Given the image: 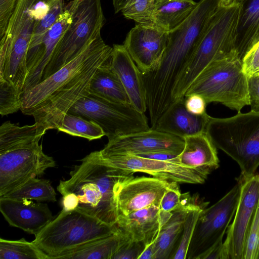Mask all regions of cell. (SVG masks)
Returning a JSON list of instances; mask_svg holds the SVG:
<instances>
[{
	"label": "cell",
	"instance_id": "29",
	"mask_svg": "<svg viewBox=\"0 0 259 259\" xmlns=\"http://www.w3.org/2000/svg\"><path fill=\"white\" fill-rule=\"evenodd\" d=\"M42 136L35 123L19 126L7 121L0 126V153L39 142Z\"/></svg>",
	"mask_w": 259,
	"mask_h": 259
},
{
	"label": "cell",
	"instance_id": "32",
	"mask_svg": "<svg viewBox=\"0 0 259 259\" xmlns=\"http://www.w3.org/2000/svg\"><path fill=\"white\" fill-rule=\"evenodd\" d=\"M1 259H48L45 254L33 242L24 238L10 240L0 238Z\"/></svg>",
	"mask_w": 259,
	"mask_h": 259
},
{
	"label": "cell",
	"instance_id": "28",
	"mask_svg": "<svg viewBox=\"0 0 259 259\" xmlns=\"http://www.w3.org/2000/svg\"><path fill=\"white\" fill-rule=\"evenodd\" d=\"M120 232L117 228L112 234L62 252L54 259H111L118 248Z\"/></svg>",
	"mask_w": 259,
	"mask_h": 259
},
{
	"label": "cell",
	"instance_id": "40",
	"mask_svg": "<svg viewBox=\"0 0 259 259\" xmlns=\"http://www.w3.org/2000/svg\"><path fill=\"white\" fill-rule=\"evenodd\" d=\"M241 62L247 76L259 71V41L245 55Z\"/></svg>",
	"mask_w": 259,
	"mask_h": 259
},
{
	"label": "cell",
	"instance_id": "19",
	"mask_svg": "<svg viewBox=\"0 0 259 259\" xmlns=\"http://www.w3.org/2000/svg\"><path fill=\"white\" fill-rule=\"evenodd\" d=\"M0 198V210L10 225L36 235L53 219L46 203Z\"/></svg>",
	"mask_w": 259,
	"mask_h": 259
},
{
	"label": "cell",
	"instance_id": "17",
	"mask_svg": "<svg viewBox=\"0 0 259 259\" xmlns=\"http://www.w3.org/2000/svg\"><path fill=\"white\" fill-rule=\"evenodd\" d=\"M167 32L138 24L127 33L123 46L142 73L153 69L165 49Z\"/></svg>",
	"mask_w": 259,
	"mask_h": 259
},
{
	"label": "cell",
	"instance_id": "47",
	"mask_svg": "<svg viewBox=\"0 0 259 259\" xmlns=\"http://www.w3.org/2000/svg\"><path fill=\"white\" fill-rule=\"evenodd\" d=\"M235 2V0H220L219 6H230Z\"/></svg>",
	"mask_w": 259,
	"mask_h": 259
},
{
	"label": "cell",
	"instance_id": "25",
	"mask_svg": "<svg viewBox=\"0 0 259 259\" xmlns=\"http://www.w3.org/2000/svg\"><path fill=\"white\" fill-rule=\"evenodd\" d=\"M258 41L259 0H246L242 3L235 43L241 61Z\"/></svg>",
	"mask_w": 259,
	"mask_h": 259
},
{
	"label": "cell",
	"instance_id": "22",
	"mask_svg": "<svg viewBox=\"0 0 259 259\" xmlns=\"http://www.w3.org/2000/svg\"><path fill=\"white\" fill-rule=\"evenodd\" d=\"M185 98L174 101L162 114L153 129L182 138L205 132L210 116L196 115L185 105Z\"/></svg>",
	"mask_w": 259,
	"mask_h": 259
},
{
	"label": "cell",
	"instance_id": "44",
	"mask_svg": "<svg viewBox=\"0 0 259 259\" xmlns=\"http://www.w3.org/2000/svg\"><path fill=\"white\" fill-rule=\"evenodd\" d=\"M62 195V210L69 211L77 208L78 202L76 196L72 193H68Z\"/></svg>",
	"mask_w": 259,
	"mask_h": 259
},
{
	"label": "cell",
	"instance_id": "39",
	"mask_svg": "<svg viewBox=\"0 0 259 259\" xmlns=\"http://www.w3.org/2000/svg\"><path fill=\"white\" fill-rule=\"evenodd\" d=\"M247 89L250 111L259 112V71L247 76Z\"/></svg>",
	"mask_w": 259,
	"mask_h": 259
},
{
	"label": "cell",
	"instance_id": "46",
	"mask_svg": "<svg viewBox=\"0 0 259 259\" xmlns=\"http://www.w3.org/2000/svg\"><path fill=\"white\" fill-rule=\"evenodd\" d=\"M115 13L121 12L130 0H112Z\"/></svg>",
	"mask_w": 259,
	"mask_h": 259
},
{
	"label": "cell",
	"instance_id": "11",
	"mask_svg": "<svg viewBox=\"0 0 259 259\" xmlns=\"http://www.w3.org/2000/svg\"><path fill=\"white\" fill-rule=\"evenodd\" d=\"M238 182L222 198L204 208L197 221L186 259L200 256L220 242L233 219L240 195Z\"/></svg>",
	"mask_w": 259,
	"mask_h": 259
},
{
	"label": "cell",
	"instance_id": "27",
	"mask_svg": "<svg viewBox=\"0 0 259 259\" xmlns=\"http://www.w3.org/2000/svg\"><path fill=\"white\" fill-rule=\"evenodd\" d=\"M89 91L112 102L130 104L124 87L111 64L99 69L91 80Z\"/></svg>",
	"mask_w": 259,
	"mask_h": 259
},
{
	"label": "cell",
	"instance_id": "35",
	"mask_svg": "<svg viewBox=\"0 0 259 259\" xmlns=\"http://www.w3.org/2000/svg\"><path fill=\"white\" fill-rule=\"evenodd\" d=\"M22 93L12 84L0 80V114L13 113L21 109Z\"/></svg>",
	"mask_w": 259,
	"mask_h": 259
},
{
	"label": "cell",
	"instance_id": "5",
	"mask_svg": "<svg viewBox=\"0 0 259 259\" xmlns=\"http://www.w3.org/2000/svg\"><path fill=\"white\" fill-rule=\"evenodd\" d=\"M205 133L217 147L239 165L242 178L259 166V112H241L228 118L210 116Z\"/></svg>",
	"mask_w": 259,
	"mask_h": 259
},
{
	"label": "cell",
	"instance_id": "49",
	"mask_svg": "<svg viewBox=\"0 0 259 259\" xmlns=\"http://www.w3.org/2000/svg\"><path fill=\"white\" fill-rule=\"evenodd\" d=\"M258 259H259V256H258Z\"/></svg>",
	"mask_w": 259,
	"mask_h": 259
},
{
	"label": "cell",
	"instance_id": "38",
	"mask_svg": "<svg viewBox=\"0 0 259 259\" xmlns=\"http://www.w3.org/2000/svg\"><path fill=\"white\" fill-rule=\"evenodd\" d=\"M181 196L179 183L174 182L164 194L159 205L160 209L171 212L180 204Z\"/></svg>",
	"mask_w": 259,
	"mask_h": 259
},
{
	"label": "cell",
	"instance_id": "36",
	"mask_svg": "<svg viewBox=\"0 0 259 259\" xmlns=\"http://www.w3.org/2000/svg\"><path fill=\"white\" fill-rule=\"evenodd\" d=\"M258 256L259 199L251 222L242 259H258Z\"/></svg>",
	"mask_w": 259,
	"mask_h": 259
},
{
	"label": "cell",
	"instance_id": "30",
	"mask_svg": "<svg viewBox=\"0 0 259 259\" xmlns=\"http://www.w3.org/2000/svg\"><path fill=\"white\" fill-rule=\"evenodd\" d=\"M56 195L49 180L35 177L0 198L55 202Z\"/></svg>",
	"mask_w": 259,
	"mask_h": 259
},
{
	"label": "cell",
	"instance_id": "23",
	"mask_svg": "<svg viewBox=\"0 0 259 259\" xmlns=\"http://www.w3.org/2000/svg\"><path fill=\"white\" fill-rule=\"evenodd\" d=\"M187 193L182 194L179 205L161 228L155 242L153 259H169L178 241L189 212L199 202Z\"/></svg>",
	"mask_w": 259,
	"mask_h": 259
},
{
	"label": "cell",
	"instance_id": "33",
	"mask_svg": "<svg viewBox=\"0 0 259 259\" xmlns=\"http://www.w3.org/2000/svg\"><path fill=\"white\" fill-rule=\"evenodd\" d=\"M209 203L199 202L188 213L180 237L169 259H186L188 250L195 227L202 211Z\"/></svg>",
	"mask_w": 259,
	"mask_h": 259
},
{
	"label": "cell",
	"instance_id": "2",
	"mask_svg": "<svg viewBox=\"0 0 259 259\" xmlns=\"http://www.w3.org/2000/svg\"><path fill=\"white\" fill-rule=\"evenodd\" d=\"M81 161L70 171L69 179L60 181L57 190L62 195L72 193L76 196L78 204L76 209L110 226H116V186L134 174L108 165L98 151L91 152Z\"/></svg>",
	"mask_w": 259,
	"mask_h": 259
},
{
	"label": "cell",
	"instance_id": "4",
	"mask_svg": "<svg viewBox=\"0 0 259 259\" xmlns=\"http://www.w3.org/2000/svg\"><path fill=\"white\" fill-rule=\"evenodd\" d=\"M241 7V3L218 7L175 83L172 91L173 102L185 98L190 86L211 62L236 53L235 43Z\"/></svg>",
	"mask_w": 259,
	"mask_h": 259
},
{
	"label": "cell",
	"instance_id": "10",
	"mask_svg": "<svg viewBox=\"0 0 259 259\" xmlns=\"http://www.w3.org/2000/svg\"><path fill=\"white\" fill-rule=\"evenodd\" d=\"M68 113L98 124L108 140L151 128L144 113L131 104L112 102L90 93L78 100Z\"/></svg>",
	"mask_w": 259,
	"mask_h": 259
},
{
	"label": "cell",
	"instance_id": "34",
	"mask_svg": "<svg viewBox=\"0 0 259 259\" xmlns=\"http://www.w3.org/2000/svg\"><path fill=\"white\" fill-rule=\"evenodd\" d=\"M155 0H130L121 12L126 19L153 27L152 15Z\"/></svg>",
	"mask_w": 259,
	"mask_h": 259
},
{
	"label": "cell",
	"instance_id": "20",
	"mask_svg": "<svg viewBox=\"0 0 259 259\" xmlns=\"http://www.w3.org/2000/svg\"><path fill=\"white\" fill-rule=\"evenodd\" d=\"M171 212L161 210L153 205L117 219L116 226L123 234L145 246L157 237L161 228L169 220Z\"/></svg>",
	"mask_w": 259,
	"mask_h": 259
},
{
	"label": "cell",
	"instance_id": "42",
	"mask_svg": "<svg viewBox=\"0 0 259 259\" xmlns=\"http://www.w3.org/2000/svg\"><path fill=\"white\" fill-rule=\"evenodd\" d=\"M185 98V105L190 113L196 115L206 113L207 104L203 97L198 94H192Z\"/></svg>",
	"mask_w": 259,
	"mask_h": 259
},
{
	"label": "cell",
	"instance_id": "24",
	"mask_svg": "<svg viewBox=\"0 0 259 259\" xmlns=\"http://www.w3.org/2000/svg\"><path fill=\"white\" fill-rule=\"evenodd\" d=\"M184 147L178 155V163L199 168L210 174L219 167L217 147L205 132L184 137Z\"/></svg>",
	"mask_w": 259,
	"mask_h": 259
},
{
	"label": "cell",
	"instance_id": "37",
	"mask_svg": "<svg viewBox=\"0 0 259 259\" xmlns=\"http://www.w3.org/2000/svg\"><path fill=\"white\" fill-rule=\"evenodd\" d=\"M119 231L120 240L118 246L111 259H138L143 251L145 245L142 242L133 240L119 230Z\"/></svg>",
	"mask_w": 259,
	"mask_h": 259
},
{
	"label": "cell",
	"instance_id": "16",
	"mask_svg": "<svg viewBox=\"0 0 259 259\" xmlns=\"http://www.w3.org/2000/svg\"><path fill=\"white\" fill-rule=\"evenodd\" d=\"M184 147V139L150 128L108 140L99 152L103 155H137L155 152H167L179 155Z\"/></svg>",
	"mask_w": 259,
	"mask_h": 259
},
{
	"label": "cell",
	"instance_id": "21",
	"mask_svg": "<svg viewBox=\"0 0 259 259\" xmlns=\"http://www.w3.org/2000/svg\"><path fill=\"white\" fill-rule=\"evenodd\" d=\"M111 65L119 77L130 104L138 111L145 113L147 103L142 73L123 45H113Z\"/></svg>",
	"mask_w": 259,
	"mask_h": 259
},
{
	"label": "cell",
	"instance_id": "15",
	"mask_svg": "<svg viewBox=\"0 0 259 259\" xmlns=\"http://www.w3.org/2000/svg\"><path fill=\"white\" fill-rule=\"evenodd\" d=\"M174 182L133 175L121 181L115 190L117 218L153 205L159 207L164 194Z\"/></svg>",
	"mask_w": 259,
	"mask_h": 259
},
{
	"label": "cell",
	"instance_id": "1",
	"mask_svg": "<svg viewBox=\"0 0 259 259\" xmlns=\"http://www.w3.org/2000/svg\"><path fill=\"white\" fill-rule=\"evenodd\" d=\"M112 47L101 35L68 63L21 95L22 112L33 116L37 133L57 129L70 108L89 93L99 69L111 64Z\"/></svg>",
	"mask_w": 259,
	"mask_h": 259
},
{
	"label": "cell",
	"instance_id": "12",
	"mask_svg": "<svg viewBox=\"0 0 259 259\" xmlns=\"http://www.w3.org/2000/svg\"><path fill=\"white\" fill-rule=\"evenodd\" d=\"M55 165L53 158L44 153L39 142L0 153V197Z\"/></svg>",
	"mask_w": 259,
	"mask_h": 259
},
{
	"label": "cell",
	"instance_id": "3",
	"mask_svg": "<svg viewBox=\"0 0 259 259\" xmlns=\"http://www.w3.org/2000/svg\"><path fill=\"white\" fill-rule=\"evenodd\" d=\"M220 2L200 0L191 14L167 32L166 46L159 63L144 74L146 84L152 91L163 96L171 94Z\"/></svg>",
	"mask_w": 259,
	"mask_h": 259
},
{
	"label": "cell",
	"instance_id": "43",
	"mask_svg": "<svg viewBox=\"0 0 259 259\" xmlns=\"http://www.w3.org/2000/svg\"><path fill=\"white\" fill-rule=\"evenodd\" d=\"M135 155L153 160L169 161L178 163L179 155L170 152H155L139 154Z\"/></svg>",
	"mask_w": 259,
	"mask_h": 259
},
{
	"label": "cell",
	"instance_id": "41",
	"mask_svg": "<svg viewBox=\"0 0 259 259\" xmlns=\"http://www.w3.org/2000/svg\"><path fill=\"white\" fill-rule=\"evenodd\" d=\"M17 0H0V36L5 32L14 12Z\"/></svg>",
	"mask_w": 259,
	"mask_h": 259
},
{
	"label": "cell",
	"instance_id": "26",
	"mask_svg": "<svg viewBox=\"0 0 259 259\" xmlns=\"http://www.w3.org/2000/svg\"><path fill=\"white\" fill-rule=\"evenodd\" d=\"M197 4L193 0H155L153 27L165 32L170 31L191 14Z\"/></svg>",
	"mask_w": 259,
	"mask_h": 259
},
{
	"label": "cell",
	"instance_id": "13",
	"mask_svg": "<svg viewBox=\"0 0 259 259\" xmlns=\"http://www.w3.org/2000/svg\"><path fill=\"white\" fill-rule=\"evenodd\" d=\"M240 195L233 220L223 242L226 259H242L251 222L259 199V172L247 178L239 176Z\"/></svg>",
	"mask_w": 259,
	"mask_h": 259
},
{
	"label": "cell",
	"instance_id": "18",
	"mask_svg": "<svg viewBox=\"0 0 259 259\" xmlns=\"http://www.w3.org/2000/svg\"><path fill=\"white\" fill-rule=\"evenodd\" d=\"M71 20V14L66 6L63 12L49 29L41 42L27 53V74L23 93L42 81L45 70Z\"/></svg>",
	"mask_w": 259,
	"mask_h": 259
},
{
	"label": "cell",
	"instance_id": "14",
	"mask_svg": "<svg viewBox=\"0 0 259 259\" xmlns=\"http://www.w3.org/2000/svg\"><path fill=\"white\" fill-rule=\"evenodd\" d=\"M98 152L104 162L114 168L132 174L144 172L178 183L203 184L210 174L201 169L188 167L169 161L153 160L128 154L103 155Z\"/></svg>",
	"mask_w": 259,
	"mask_h": 259
},
{
	"label": "cell",
	"instance_id": "6",
	"mask_svg": "<svg viewBox=\"0 0 259 259\" xmlns=\"http://www.w3.org/2000/svg\"><path fill=\"white\" fill-rule=\"evenodd\" d=\"M192 94L203 97L206 104L219 103L237 112L249 105L247 75L237 53L209 64L190 86L185 97Z\"/></svg>",
	"mask_w": 259,
	"mask_h": 259
},
{
	"label": "cell",
	"instance_id": "31",
	"mask_svg": "<svg viewBox=\"0 0 259 259\" xmlns=\"http://www.w3.org/2000/svg\"><path fill=\"white\" fill-rule=\"evenodd\" d=\"M59 131L89 141L98 139L105 136L102 128L93 121L79 115L67 113L58 126Z\"/></svg>",
	"mask_w": 259,
	"mask_h": 259
},
{
	"label": "cell",
	"instance_id": "9",
	"mask_svg": "<svg viewBox=\"0 0 259 259\" xmlns=\"http://www.w3.org/2000/svg\"><path fill=\"white\" fill-rule=\"evenodd\" d=\"M49 9L48 0H17L4 33L0 36V63L7 70L27 68V54L34 28Z\"/></svg>",
	"mask_w": 259,
	"mask_h": 259
},
{
	"label": "cell",
	"instance_id": "45",
	"mask_svg": "<svg viewBox=\"0 0 259 259\" xmlns=\"http://www.w3.org/2000/svg\"><path fill=\"white\" fill-rule=\"evenodd\" d=\"M157 238V237L145 246L143 251L139 255L138 259H153L154 246Z\"/></svg>",
	"mask_w": 259,
	"mask_h": 259
},
{
	"label": "cell",
	"instance_id": "48",
	"mask_svg": "<svg viewBox=\"0 0 259 259\" xmlns=\"http://www.w3.org/2000/svg\"><path fill=\"white\" fill-rule=\"evenodd\" d=\"M246 0H235V3H243L244 2H245Z\"/></svg>",
	"mask_w": 259,
	"mask_h": 259
},
{
	"label": "cell",
	"instance_id": "7",
	"mask_svg": "<svg viewBox=\"0 0 259 259\" xmlns=\"http://www.w3.org/2000/svg\"><path fill=\"white\" fill-rule=\"evenodd\" d=\"M117 230L78 209L61 210L37 234L33 242L48 256L59 254L89 242L109 236Z\"/></svg>",
	"mask_w": 259,
	"mask_h": 259
},
{
	"label": "cell",
	"instance_id": "8",
	"mask_svg": "<svg viewBox=\"0 0 259 259\" xmlns=\"http://www.w3.org/2000/svg\"><path fill=\"white\" fill-rule=\"evenodd\" d=\"M66 6L71 14V22L57 46L42 81L73 59L101 35L105 18L101 0H71Z\"/></svg>",
	"mask_w": 259,
	"mask_h": 259
}]
</instances>
